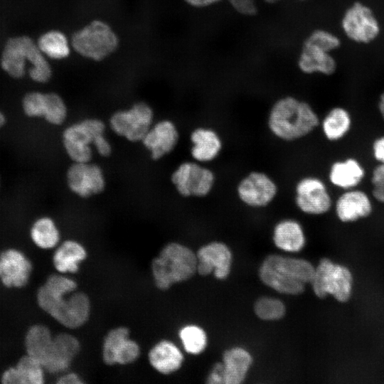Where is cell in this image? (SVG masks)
Returning a JSON list of instances; mask_svg holds the SVG:
<instances>
[{"label": "cell", "instance_id": "1", "mask_svg": "<svg viewBox=\"0 0 384 384\" xmlns=\"http://www.w3.org/2000/svg\"><path fill=\"white\" fill-rule=\"evenodd\" d=\"M77 284L63 274L48 277L38 289L40 308L61 325L77 329L85 324L90 314V301L82 292H75Z\"/></svg>", "mask_w": 384, "mask_h": 384}, {"label": "cell", "instance_id": "2", "mask_svg": "<svg viewBox=\"0 0 384 384\" xmlns=\"http://www.w3.org/2000/svg\"><path fill=\"white\" fill-rule=\"evenodd\" d=\"M319 123V117L311 106L292 95L277 100L267 117L270 132L285 142H293L306 137Z\"/></svg>", "mask_w": 384, "mask_h": 384}, {"label": "cell", "instance_id": "3", "mask_svg": "<svg viewBox=\"0 0 384 384\" xmlns=\"http://www.w3.org/2000/svg\"><path fill=\"white\" fill-rule=\"evenodd\" d=\"M27 63L31 65L28 74L33 81L46 83L50 80L53 74L51 66L37 43L28 36L9 38L1 55L2 70L14 79H21L26 75Z\"/></svg>", "mask_w": 384, "mask_h": 384}, {"label": "cell", "instance_id": "4", "mask_svg": "<svg viewBox=\"0 0 384 384\" xmlns=\"http://www.w3.org/2000/svg\"><path fill=\"white\" fill-rule=\"evenodd\" d=\"M314 271L312 264L304 259L271 254L263 260L258 274L260 280L274 290L297 295L311 282Z\"/></svg>", "mask_w": 384, "mask_h": 384}, {"label": "cell", "instance_id": "5", "mask_svg": "<svg viewBox=\"0 0 384 384\" xmlns=\"http://www.w3.org/2000/svg\"><path fill=\"white\" fill-rule=\"evenodd\" d=\"M151 273L155 285L167 290L174 284L189 279L197 272V257L188 247L169 242L151 262Z\"/></svg>", "mask_w": 384, "mask_h": 384}, {"label": "cell", "instance_id": "6", "mask_svg": "<svg viewBox=\"0 0 384 384\" xmlns=\"http://www.w3.org/2000/svg\"><path fill=\"white\" fill-rule=\"evenodd\" d=\"M70 45L80 55L100 61L118 48L119 39L108 23L93 20L72 34Z\"/></svg>", "mask_w": 384, "mask_h": 384}, {"label": "cell", "instance_id": "7", "mask_svg": "<svg viewBox=\"0 0 384 384\" xmlns=\"http://www.w3.org/2000/svg\"><path fill=\"white\" fill-rule=\"evenodd\" d=\"M106 126L98 118L89 117L67 127L62 134L65 153L73 162L90 161L93 142L100 134H105Z\"/></svg>", "mask_w": 384, "mask_h": 384}, {"label": "cell", "instance_id": "8", "mask_svg": "<svg viewBox=\"0 0 384 384\" xmlns=\"http://www.w3.org/2000/svg\"><path fill=\"white\" fill-rule=\"evenodd\" d=\"M310 283L318 297L324 298L331 294L336 300L345 302L351 294L353 277L350 270L345 266L336 264L328 258H323L315 267Z\"/></svg>", "mask_w": 384, "mask_h": 384}, {"label": "cell", "instance_id": "9", "mask_svg": "<svg viewBox=\"0 0 384 384\" xmlns=\"http://www.w3.org/2000/svg\"><path fill=\"white\" fill-rule=\"evenodd\" d=\"M154 110L145 102H137L129 109L114 112L109 119L110 129L131 142H141L153 124Z\"/></svg>", "mask_w": 384, "mask_h": 384}, {"label": "cell", "instance_id": "10", "mask_svg": "<svg viewBox=\"0 0 384 384\" xmlns=\"http://www.w3.org/2000/svg\"><path fill=\"white\" fill-rule=\"evenodd\" d=\"M341 26L351 41L368 44L380 33V24L372 9L361 1H355L344 11Z\"/></svg>", "mask_w": 384, "mask_h": 384}, {"label": "cell", "instance_id": "11", "mask_svg": "<svg viewBox=\"0 0 384 384\" xmlns=\"http://www.w3.org/2000/svg\"><path fill=\"white\" fill-rule=\"evenodd\" d=\"M171 181L183 197H205L213 188L215 175L197 161H183L171 174Z\"/></svg>", "mask_w": 384, "mask_h": 384}, {"label": "cell", "instance_id": "12", "mask_svg": "<svg viewBox=\"0 0 384 384\" xmlns=\"http://www.w3.org/2000/svg\"><path fill=\"white\" fill-rule=\"evenodd\" d=\"M66 183L70 191L82 198L100 194L106 186L102 169L91 161L73 162L66 171Z\"/></svg>", "mask_w": 384, "mask_h": 384}, {"label": "cell", "instance_id": "13", "mask_svg": "<svg viewBox=\"0 0 384 384\" xmlns=\"http://www.w3.org/2000/svg\"><path fill=\"white\" fill-rule=\"evenodd\" d=\"M278 187L266 173L253 171L238 183L236 193L240 201L251 208H265L277 196Z\"/></svg>", "mask_w": 384, "mask_h": 384}, {"label": "cell", "instance_id": "14", "mask_svg": "<svg viewBox=\"0 0 384 384\" xmlns=\"http://www.w3.org/2000/svg\"><path fill=\"white\" fill-rule=\"evenodd\" d=\"M294 201L302 212L309 215L324 214L332 203L324 183L314 176L304 177L297 183Z\"/></svg>", "mask_w": 384, "mask_h": 384}, {"label": "cell", "instance_id": "15", "mask_svg": "<svg viewBox=\"0 0 384 384\" xmlns=\"http://www.w3.org/2000/svg\"><path fill=\"white\" fill-rule=\"evenodd\" d=\"M102 360L109 366L127 365L134 363L140 355L139 344L129 338V332L124 328L111 329L102 344Z\"/></svg>", "mask_w": 384, "mask_h": 384}, {"label": "cell", "instance_id": "16", "mask_svg": "<svg viewBox=\"0 0 384 384\" xmlns=\"http://www.w3.org/2000/svg\"><path fill=\"white\" fill-rule=\"evenodd\" d=\"M197 272L201 276L213 273L215 278L224 279L230 272L232 252L224 242L213 241L201 246L196 252Z\"/></svg>", "mask_w": 384, "mask_h": 384}, {"label": "cell", "instance_id": "17", "mask_svg": "<svg viewBox=\"0 0 384 384\" xmlns=\"http://www.w3.org/2000/svg\"><path fill=\"white\" fill-rule=\"evenodd\" d=\"M33 265L21 250L8 248L0 253V280L9 288L26 286L31 275Z\"/></svg>", "mask_w": 384, "mask_h": 384}, {"label": "cell", "instance_id": "18", "mask_svg": "<svg viewBox=\"0 0 384 384\" xmlns=\"http://www.w3.org/2000/svg\"><path fill=\"white\" fill-rule=\"evenodd\" d=\"M178 140L176 125L173 121L164 119L152 124L141 142L150 153L151 159L158 161L172 152Z\"/></svg>", "mask_w": 384, "mask_h": 384}, {"label": "cell", "instance_id": "19", "mask_svg": "<svg viewBox=\"0 0 384 384\" xmlns=\"http://www.w3.org/2000/svg\"><path fill=\"white\" fill-rule=\"evenodd\" d=\"M80 351V343L73 335L68 333L55 335L51 353L43 366L45 370L50 373L66 371Z\"/></svg>", "mask_w": 384, "mask_h": 384}, {"label": "cell", "instance_id": "20", "mask_svg": "<svg viewBox=\"0 0 384 384\" xmlns=\"http://www.w3.org/2000/svg\"><path fill=\"white\" fill-rule=\"evenodd\" d=\"M297 66L302 73L306 75L320 73L331 75L337 69V62L329 52L303 43Z\"/></svg>", "mask_w": 384, "mask_h": 384}, {"label": "cell", "instance_id": "21", "mask_svg": "<svg viewBox=\"0 0 384 384\" xmlns=\"http://www.w3.org/2000/svg\"><path fill=\"white\" fill-rule=\"evenodd\" d=\"M191 155L197 162H210L216 159L223 148L218 133L208 127H197L190 134Z\"/></svg>", "mask_w": 384, "mask_h": 384}, {"label": "cell", "instance_id": "22", "mask_svg": "<svg viewBox=\"0 0 384 384\" xmlns=\"http://www.w3.org/2000/svg\"><path fill=\"white\" fill-rule=\"evenodd\" d=\"M45 371L38 361L26 354L14 366L3 372L1 382L4 384H42L44 383Z\"/></svg>", "mask_w": 384, "mask_h": 384}, {"label": "cell", "instance_id": "23", "mask_svg": "<svg viewBox=\"0 0 384 384\" xmlns=\"http://www.w3.org/2000/svg\"><path fill=\"white\" fill-rule=\"evenodd\" d=\"M335 208L338 219L347 223L368 216L373 207L365 192L352 190L345 192L338 198Z\"/></svg>", "mask_w": 384, "mask_h": 384}, {"label": "cell", "instance_id": "24", "mask_svg": "<svg viewBox=\"0 0 384 384\" xmlns=\"http://www.w3.org/2000/svg\"><path fill=\"white\" fill-rule=\"evenodd\" d=\"M148 358L156 371L162 374H170L181 368L183 355L173 342L162 340L150 349Z\"/></svg>", "mask_w": 384, "mask_h": 384}, {"label": "cell", "instance_id": "25", "mask_svg": "<svg viewBox=\"0 0 384 384\" xmlns=\"http://www.w3.org/2000/svg\"><path fill=\"white\" fill-rule=\"evenodd\" d=\"M224 384L242 383L252 363L251 354L242 347H233L223 354Z\"/></svg>", "mask_w": 384, "mask_h": 384}, {"label": "cell", "instance_id": "26", "mask_svg": "<svg viewBox=\"0 0 384 384\" xmlns=\"http://www.w3.org/2000/svg\"><path fill=\"white\" fill-rule=\"evenodd\" d=\"M272 240L277 247L289 252L300 251L306 242L301 224L290 218L283 219L274 225Z\"/></svg>", "mask_w": 384, "mask_h": 384}, {"label": "cell", "instance_id": "27", "mask_svg": "<svg viewBox=\"0 0 384 384\" xmlns=\"http://www.w3.org/2000/svg\"><path fill=\"white\" fill-rule=\"evenodd\" d=\"M53 337L48 326L43 324L31 326L25 336L26 354L38 361L43 366L51 353Z\"/></svg>", "mask_w": 384, "mask_h": 384}, {"label": "cell", "instance_id": "28", "mask_svg": "<svg viewBox=\"0 0 384 384\" xmlns=\"http://www.w3.org/2000/svg\"><path fill=\"white\" fill-rule=\"evenodd\" d=\"M87 251L79 242L67 240L55 250L53 262L55 270L61 273H75L81 262L85 260Z\"/></svg>", "mask_w": 384, "mask_h": 384}, {"label": "cell", "instance_id": "29", "mask_svg": "<svg viewBox=\"0 0 384 384\" xmlns=\"http://www.w3.org/2000/svg\"><path fill=\"white\" fill-rule=\"evenodd\" d=\"M364 174V170L359 162L350 158L334 163L329 176L334 186L348 189L356 186L362 181Z\"/></svg>", "mask_w": 384, "mask_h": 384}, {"label": "cell", "instance_id": "30", "mask_svg": "<svg viewBox=\"0 0 384 384\" xmlns=\"http://www.w3.org/2000/svg\"><path fill=\"white\" fill-rule=\"evenodd\" d=\"M33 242L38 247L48 250L56 247L60 239V233L55 221L48 216L37 218L30 230Z\"/></svg>", "mask_w": 384, "mask_h": 384}, {"label": "cell", "instance_id": "31", "mask_svg": "<svg viewBox=\"0 0 384 384\" xmlns=\"http://www.w3.org/2000/svg\"><path fill=\"white\" fill-rule=\"evenodd\" d=\"M36 43L41 52L50 59L63 60L70 54V43L60 31L50 30L43 33Z\"/></svg>", "mask_w": 384, "mask_h": 384}, {"label": "cell", "instance_id": "32", "mask_svg": "<svg viewBox=\"0 0 384 384\" xmlns=\"http://www.w3.org/2000/svg\"><path fill=\"white\" fill-rule=\"evenodd\" d=\"M351 120L349 113L343 107L332 108L322 121V130L331 141L342 138L349 130Z\"/></svg>", "mask_w": 384, "mask_h": 384}, {"label": "cell", "instance_id": "33", "mask_svg": "<svg viewBox=\"0 0 384 384\" xmlns=\"http://www.w3.org/2000/svg\"><path fill=\"white\" fill-rule=\"evenodd\" d=\"M68 115L67 105L60 95L55 92L45 93L43 118L49 124L60 126Z\"/></svg>", "mask_w": 384, "mask_h": 384}, {"label": "cell", "instance_id": "34", "mask_svg": "<svg viewBox=\"0 0 384 384\" xmlns=\"http://www.w3.org/2000/svg\"><path fill=\"white\" fill-rule=\"evenodd\" d=\"M178 336L185 351L188 353L199 354L207 346V335L205 331L197 325L184 326L180 329Z\"/></svg>", "mask_w": 384, "mask_h": 384}, {"label": "cell", "instance_id": "35", "mask_svg": "<svg viewBox=\"0 0 384 384\" xmlns=\"http://www.w3.org/2000/svg\"><path fill=\"white\" fill-rule=\"evenodd\" d=\"M254 311L262 320L274 321L284 316L286 307L280 299L264 296L258 298L255 302Z\"/></svg>", "mask_w": 384, "mask_h": 384}, {"label": "cell", "instance_id": "36", "mask_svg": "<svg viewBox=\"0 0 384 384\" xmlns=\"http://www.w3.org/2000/svg\"><path fill=\"white\" fill-rule=\"evenodd\" d=\"M303 43L314 46L329 53L339 48L341 46V41L336 35L322 28L311 31Z\"/></svg>", "mask_w": 384, "mask_h": 384}, {"label": "cell", "instance_id": "37", "mask_svg": "<svg viewBox=\"0 0 384 384\" xmlns=\"http://www.w3.org/2000/svg\"><path fill=\"white\" fill-rule=\"evenodd\" d=\"M45 93L31 91L24 95L21 105L24 114L28 117H43Z\"/></svg>", "mask_w": 384, "mask_h": 384}, {"label": "cell", "instance_id": "38", "mask_svg": "<svg viewBox=\"0 0 384 384\" xmlns=\"http://www.w3.org/2000/svg\"><path fill=\"white\" fill-rule=\"evenodd\" d=\"M371 182L374 198L379 202L384 203V164H380L374 169Z\"/></svg>", "mask_w": 384, "mask_h": 384}, {"label": "cell", "instance_id": "39", "mask_svg": "<svg viewBox=\"0 0 384 384\" xmlns=\"http://www.w3.org/2000/svg\"><path fill=\"white\" fill-rule=\"evenodd\" d=\"M227 1L240 15L254 16L258 13L256 0H227Z\"/></svg>", "mask_w": 384, "mask_h": 384}, {"label": "cell", "instance_id": "40", "mask_svg": "<svg viewBox=\"0 0 384 384\" xmlns=\"http://www.w3.org/2000/svg\"><path fill=\"white\" fill-rule=\"evenodd\" d=\"M93 146L97 152L102 156L107 157L112 153V145L105 134H100L95 138Z\"/></svg>", "mask_w": 384, "mask_h": 384}, {"label": "cell", "instance_id": "41", "mask_svg": "<svg viewBox=\"0 0 384 384\" xmlns=\"http://www.w3.org/2000/svg\"><path fill=\"white\" fill-rule=\"evenodd\" d=\"M206 383L210 384H224L223 365L222 362L216 363L208 374Z\"/></svg>", "mask_w": 384, "mask_h": 384}, {"label": "cell", "instance_id": "42", "mask_svg": "<svg viewBox=\"0 0 384 384\" xmlns=\"http://www.w3.org/2000/svg\"><path fill=\"white\" fill-rule=\"evenodd\" d=\"M373 156L380 164H384V136L375 140L373 144Z\"/></svg>", "mask_w": 384, "mask_h": 384}, {"label": "cell", "instance_id": "43", "mask_svg": "<svg viewBox=\"0 0 384 384\" xmlns=\"http://www.w3.org/2000/svg\"><path fill=\"white\" fill-rule=\"evenodd\" d=\"M58 384H80L82 383L81 378L75 373H68L58 378Z\"/></svg>", "mask_w": 384, "mask_h": 384}, {"label": "cell", "instance_id": "44", "mask_svg": "<svg viewBox=\"0 0 384 384\" xmlns=\"http://www.w3.org/2000/svg\"><path fill=\"white\" fill-rule=\"evenodd\" d=\"M223 0H183L188 5L197 9L208 7L220 3Z\"/></svg>", "mask_w": 384, "mask_h": 384}, {"label": "cell", "instance_id": "45", "mask_svg": "<svg viewBox=\"0 0 384 384\" xmlns=\"http://www.w3.org/2000/svg\"><path fill=\"white\" fill-rule=\"evenodd\" d=\"M378 109L384 119V92L380 95L378 101Z\"/></svg>", "mask_w": 384, "mask_h": 384}, {"label": "cell", "instance_id": "46", "mask_svg": "<svg viewBox=\"0 0 384 384\" xmlns=\"http://www.w3.org/2000/svg\"><path fill=\"white\" fill-rule=\"evenodd\" d=\"M6 123V117L4 112L0 110V128L3 127Z\"/></svg>", "mask_w": 384, "mask_h": 384}, {"label": "cell", "instance_id": "47", "mask_svg": "<svg viewBox=\"0 0 384 384\" xmlns=\"http://www.w3.org/2000/svg\"><path fill=\"white\" fill-rule=\"evenodd\" d=\"M262 1L269 4H274L279 2L280 0H262Z\"/></svg>", "mask_w": 384, "mask_h": 384}, {"label": "cell", "instance_id": "48", "mask_svg": "<svg viewBox=\"0 0 384 384\" xmlns=\"http://www.w3.org/2000/svg\"><path fill=\"white\" fill-rule=\"evenodd\" d=\"M299 1H308V0H299Z\"/></svg>", "mask_w": 384, "mask_h": 384}]
</instances>
